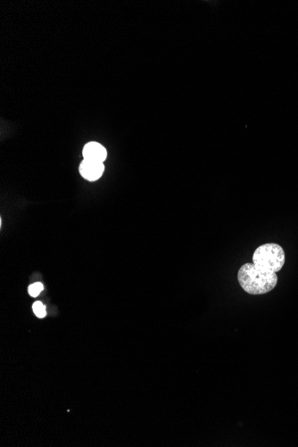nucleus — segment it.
Here are the masks:
<instances>
[{"label": "nucleus", "mask_w": 298, "mask_h": 447, "mask_svg": "<svg viewBox=\"0 0 298 447\" xmlns=\"http://www.w3.org/2000/svg\"><path fill=\"white\" fill-rule=\"evenodd\" d=\"M237 280L244 290L250 294H263L275 288L278 283L277 273L266 272L254 263L244 264L237 273Z\"/></svg>", "instance_id": "1"}, {"label": "nucleus", "mask_w": 298, "mask_h": 447, "mask_svg": "<svg viewBox=\"0 0 298 447\" xmlns=\"http://www.w3.org/2000/svg\"><path fill=\"white\" fill-rule=\"evenodd\" d=\"M253 263L259 269L277 273L285 263V252L278 244H264L255 249Z\"/></svg>", "instance_id": "2"}, {"label": "nucleus", "mask_w": 298, "mask_h": 447, "mask_svg": "<svg viewBox=\"0 0 298 447\" xmlns=\"http://www.w3.org/2000/svg\"><path fill=\"white\" fill-rule=\"evenodd\" d=\"M105 170L103 163L84 159L80 165V172L84 178L90 182L98 181Z\"/></svg>", "instance_id": "3"}, {"label": "nucleus", "mask_w": 298, "mask_h": 447, "mask_svg": "<svg viewBox=\"0 0 298 447\" xmlns=\"http://www.w3.org/2000/svg\"><path fill=\"white\" fill-rule=\"evenodd\" d=\"M84 159L103 163L107 157L106 149L98 142H90L84 146L82 151Z\"/></svg>", "instance_id": "4"}, {"label": "nucleus", "mask_w": 298, "mask_h": 447, "mask_svg": "<svg viewBox=\"0 0 298 447\" xmlns=\"http://www.w3.org/2000/svg\"><path fill=\"white\" fill-rule=\"evenodd\" d=\"M33 312L36 314L37 317L39 318H43L46 316V307L44 306L43 304L40 302L34 303L33 306Z\"/></svg>", "instance_id": "5"}, {"label": "nucleus", "mask_w": 298, "mask_h": 447, "mask_svg": "<svg viewBox=\"0 0 298 447\" xmlns=\"http://www.w3.org/2000/svg\"><path fill=\"white\" fill-rule=\"evenodd\" d=\"M42 290H43V285L40 283V282L33 284V285H31L29 287V294H31L32 296H33V297H36V296H38V295L41 293V291Z\"/></svg>", "instance_id": "6"}]
</instances>
